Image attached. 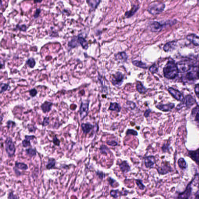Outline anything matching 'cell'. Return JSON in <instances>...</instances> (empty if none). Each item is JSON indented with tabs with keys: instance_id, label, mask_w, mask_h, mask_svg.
<instances>
[{
	"instance_id": "obj_46",
	"label": "cell",
	"mask_w": 199,
	"mask_h": 199,
	"mask_svg": "<svg viewBox=\"0 0 199 199\" xmlns=\"http://www.w3.org/2000/svg\"><path fill=\"white\" fill-rule=\"evenodd\" d=\"M96 175L98 176L99 178L101 179H103V178L105 177V174L102 172H100L98 171L96 172Z\"/></svg>"
},
{
	"instance_id": "obj_19",
	"label": "cell",
	"mask_w": 199,
	"mask_h": 199,
	"mask_svg": "<svg viewBox=\"0 0 199 199\" xmlns=\"http://www.w3.org/2000/svg\"><path fill=\"white\" fill-rule=\"evenodd\" d=\"M56 161L54 158H51L49 159L47 165H46V168L47 169H52L55 167Z\"/></svg>"
},
{
	"instance_id": "obj_58",
	"label": "cell",
	"mask_w": 199,
	"mask_h": 199,
	"mask_svg": "<svg viewBox=\"0 0 199 199\" xmlns=\"http://www.w3.org/2000/svg\"><path fill=\"white\" fill-rule=\"evenodd\" d=\"M196 198H199V193L198 194H197V195H196Z\"/></svg>"
},
{
	"instance_id": "obj_2",
	"label": "cell",
	"mask_w": 199,
	"mask_h": 199,
	"mask_svg": "<svg viewBox=\"0 0 199 199\" xmlns=\"http://www.w3.org/2000/svg\"><path fill=\"white\" fill-rule=\"evenodd\" d=\"M165 7L164 4L159 2H154L149 5L148 11L153 15H158L162 13Z\"/></svg>"
},
{
	"instance_id": "obj_22",
	"label": "cell",
	"mask_w": 199,
	"mask_h": 199,
	"mask_svg": "<svg viewBox=\"0 0 199 199\" xmlns=\"http://www.w3.org/2000/svg\"><path fill=\"white\" fill-rule=\"evenodd\" d=\"M78 42L81 45L83 49H88V44L87 41L85 39L81 37H79L78 39Z\"/></svg>"
},
{
	"instance_id": "obj_44",
	"label": "cell",
	"mask_w": 199,
	"mask_h": 199,
	"mask_svg": "<svg viewBox=\"0 0 199 199\" xmlns=\"http://www.w3.org/2000/svg\"><path fill=\"white\" fill-rule=\"evenodd\" d=\"M149 70L153 74L156 73L158 71V69L155 65H153L149 68Z\"/></svg>"
},
{
	"instance_id": "obj_23",
	"label": "cell",
	"mask_w": 199,
	"mask_h": 199,
	"mask_svg": "<svg viewBox=\"0 0 199 199\" xmlns=\"http://www.w3.org/2000/svg\"><path fill=\"white\" fill-rule=\"evenodd\" d=\"M25 152L27 155L31 158L34 157L37 155L36 149L32 148L26 149Z\"/></svg>"
},
{
	"instance_id": "obj_12",
	"label": "cell",
	"mask_w": 199,
	"mask_h": 199,
	"mask_svg": "<svg viewBox=\"0 0 199 199\" xmlns=\"http://www.w3.org/2000/svg\"><path fill=\"white\" fill-rule=\"evenodd\" d=\"M175 105L173 103H169L165 105H158L156 108L161 111L168 112L170 111L174 108Z\"/></svg>"
},
{
	"instance_id": "obj_55",
	"label": "cell",
	"mask_w": 199,
	"mask_h": 199,
	"mask_svg": "<svg viewBox=\"0 0 199 199\" xmlns=\"http://www.w3.org/2000/svg\"><path fill=\"white\" fill-rule=\"evenodd\" d=\"M168 146L167 144H165L162 146V150L164 152H166L168 149Z\"/></svg>"
},
{
	"instance_id": "obj_24",
	"label": "cell",
	"mask_w": 199,
	"mask_h": 199,
	"mask_svg": "<svg viewBox=\"0 0 199 199\" xmlns=\"http://www.w3.org/2000/svg\"><path fill=\"white\" fill-rule=\"evenodd\" d=\"M191 189L190 187H188L186 190L183 193L180 194L179 198H188L189 196L190 195L191 193Z\"/></svg>"
},
{
	"instance_id": "obj_35",
	"label": "cell",
	"mask_w": 199,
	"mask_h": 199,
	"mask_svg": "<svg viewBox=\"0 0 199 199\" xmlns=\"http://www.w3.org/2000/svg\"><path fill=\"white\" fill-rule=\"evenodd\" d=\"M26 63L31 68H33L36 65V62H35L34 59L33 58L29 59L27 61Z\"/></svg>"
},
{
	"instance_id": "obj_18",
	"label": "cell",
	"mask_w": 199,
	"mask_h": 199,
	"mask_svg": "<svg viewBox=\"0 0 199 199\" xmlns=\"http://www.w3.org/2000/svg\"><path fill=\"white\" fill-rule=\"evenodd\" d=\"M189 155L193 160L199 164V149L195 151L189 152Z\"/></svg>"
},
{
	"instance_id": "obj_42",
	"label": "cell",
	"mask_w": 199,
	"mask_h": 199,
	"mask_svg": "<svg viewBox=\"0 0 199 199\" xmlns=\"http://www.w3.org/2000/svg\"><path fill=\"white\" fill-rule=\"evenodd\" d=\"M53 143L55 145L57 146H60V141L59 139L56 136H55L53 138Z\"/></svg>"
},
{
	"instance_id": "obj_39",
	"label": "cell",
	"mask_w": 199,
	"mask_h": 199,
	"mask_svg": "<svg viewBox=\"0 0 199 199\" xmlns=\"http://www.w3.org/2000/svg\"><path fill=\"white\" fill-rule=\"evenodd\" d=\"M9 87V85L6 84L2 83L1 84V93L6 91L8 89Z\"/></svg>"
},
{
	"instance_id": "obj_13",
	"label": "cell",
	"mask_w": 199,
	"mask_h": 199,
	"mask_svg": "<svg viewBox=\"0 0 199 199\" xmlns=\"http://www.w3.org/2000/svg\"><path fill=\"white\" fill-rule=\"evenodd\" d=\"M187 39L194 45L199 46V37L195 34H191L187 36Z\"/></svg>"
},
{
	"instance_id": "obj_57",
	"label": "cell",
	"mask_w": 199,
	"mask_h": 199,
	"mask_svg": "<svg viewBox=\"0 0 199 199\" xmlns=\"http://www.w3.org/2000/svg\"><path fill=\"white\" fill-rule=\"evenodd\" d=\"M42 0H34L35 3H40L42 2Z\"/></svg>"
},
{
	"instance_id": "obj_32",
	"label": "cell",
	"mask_w": 199,
	"mask_h": 199,
	"mask_svg": "<svg viewBox=\"0 0 199 199\" xmlns=\"http://www.w3.org/2000/svg\"><path fill=\"white\" fill-rule=\"evenodd\" d=\"M135 182L136 185L139 188V189H141V190H143L146 188L145 186L143 185V183H142V181L139 179H136L135 180Z\"/></svg>"
},
{
	"instance_id": "obj_31",
	"label": "cell",
	"mask_w": 199,
	"mask_h": 199,
	"mask_svg": "<svg viewBox=\"0 0 199 199\" xmlns=\"http://www.w3.org/2000/svg\"><path fill=\"white\" fill-rule=\"evenodd\" d=\"M78 39L76 40V38L73 39L71 40L68 43V46L70 48H76L78 46Z\"/></svg>"
},
{
	"instance_id": "obj_21",
	"label": "cell",
	"mask_w": 199,
	"mask_h": 199,
	"mask_svg": "<svg viewBox=\"0 0 199 199\" xmlns=\"http://www.w3.org/2000/svg\"><path fill=\"white\" fill-rule=\"evenodd\" d=\"M15 167L18 169L24 171L27 170L29 168L26 164L24 162H18L17 161L15 162Z\"/></svg>"
},
{
	"instance_id": "obj_26",
	"label": "cell",
	"mask_w": 199,
	"mask_h": 199,
	"mask_svg": "<svg viewBox=\"0 0 199 199\" xmlns=\"http://www.w3.org/2000/svg\"><path fill=\"white\" fill-rule=\"evenodd\" d=\"M99 150L101 153L103 154V155H107L108 154L110 153H111V151L109 148L106 146L103 145L101 146Z\"/></svg>"
},
{
	"instance_id": "obj_48",
	"label": "cell",
	"mask_w": 199,
	"mask_h": 199,
	"mask_svg": "<svg viewBox=\"0 0 199 199\" xmlns=\"http://www.w3.org/2000/svg\"><path fill=\"white\" fill-rule=\"evenodd\" d=\"M30 96L32 97H34L37 94V91L35 89H33L29 91Z\"/></svg>"
},
{
	"instance_id": "obj_33",
	"label": "cell",
	"mask_w": 199,
	"mask_h": 199,
	"mask_svg": "<svg viewBox=\"0 0 199 199\" xmlns=\"http://www.w3.org/2000/svg\"><path fill=\"white\" fill-rule=\"evenodd\" d=\"M186 100V104L187 105H192L195 103V100L194 99V98L192 96H190V95L187 96Z\"/></svg>"
},
{
	"instance_id": "obj_25",
	"label": "cell",
	"mask_w": 199,
	"mask_h": 199,
	"mask_svg": "<svg viewBox=\"0 0 199 199\" xmlns=\"http://www.w3.org/2000/svg\"><path fill=\"white\" fill-rule=\"evenodd\" d=\"M138 9V7L134 6L133 8H132L129 11L125 13V16L127 18L131 17L137 11Z\"/></svg>"
},
{
	"instance_id": "obj_52",
	"label": "cell",
	"mask_w": 199,
	"mask_h": 199,
	"mask_svg": "<svg viewBox=\"0 0 199 199\" xmlns=\"http://www.w3.org/2000/svg\"><path fill=\"white\" fill-rule=\"evenodd\" d=\"M13 170L14 172H15V174L17 176H20L21 175H22V173H21L20 171L18 170V168H17L16 167H14L13 168Z\"/></svg>"
},
{
	"instance_id": "obj_6",
	"label": "cell",
	"mask_w": 199,
	"mask_h": 199,
	"mask_svg": "<svg viewBox=\"0 0 199 199\" xmlns=\"http://www.w3.org/2000/svg\"><path fill=\"white\" fill-rule=\"evenodd\" d=\"M144 163L147 168H153L155 163L156 160L155 157L153 156H146L144 158Z\"/></svg>"
},
{
	"instance_id": "obj_37",
	"label": "cell",
	"mask_w": 199,
	"mask_h": 199,
	"mask_svg": "<svg viewBox=\"0 0 199 199\" xmlns=\"http://www.w3.org/2000/svg\"><path fill=\"white\" fill-rule=\"evenodd\" d=\"M6 127L8 128H13L16 125V122L11 120H8L6 122Z\"/></svg>"
},
{
	"instance_id": "obj_49",
	"label": "cell",
	"mask_w": 199,
	"mask_h": 199,
	"mask_svg": "<svg viewBox=\"0 0 199 199\" xmlns=\"http://www.w3.org/2000/svg\"><path fill=\"white\" fill-rule=\"evenodd\" d=\"M41 12V9H37L34 14V18H37L39 16L40 13Z\"/></svg>"
},
{
	"instance_id": "obj_17",
	"label": "cell",
	"mask_w": 199,
	"mask_h": 199,
	"mask_svg": "<svg viewBox=\"0 0 199 199\" xmlns=\"http://www.w3.org/2000/svg\"><path fill=\"white\" fill-rule=\"evenodd\" d=\"M86 1L90 9L94 10L96 9L99 4L101 0H86Z\"/></svg>"
},
{
	"instance_id": "obj_27",
	"label": "cell",
	"mask_w": 199,
	"mask_h": 199,
	"mask_svg": "<svg viewBox=\"0 0 199 199\" xmlns=\"http://www.w3.org/2000/svg\"><path fill=\"white\" fill-rule=\"evenodd\" d=\"M132 63L135 66L139 67V68H142V69H146L147 66L146 63H143L141 61L137 60L133 61Z\"/></svg>"
},
{
	"instance_id": "obj_41",
	"label": "cell",
	"mask_w": 199,
	"mask_h": 199,
	"mask_svg": "<svg viewBox=\"0 0 199 199\" xmlns=\"http://www.w3.org/2000/svg\"><path fill=\"white\" fill-rule=\"evenodd\" d=\"M49 117H44L43 121H42V125L43 127H46L49 124Z\"/></svg>"
},
{
	"instance_id": "obj_16",
	"label": "cell",
	"mask_w": 199,
	"mask_h": 199,
	"mask_svg": "<svg viewBox=\"0 0 199 199\" xmlns=\"http://www.w3.org/2000/svg\"><path fill=\"white\" fill-rule=\"evenodd\" d=\"M176 45V42L175 41H172L168 42L165 44L163 47V49L166 52L172 51L175 48Z\"/></svg>"
},
{
	"instance_id": "obj_3",
	"label": "cell",
	"mask_w": 199,
	"mask_h": 199,
	"mask_svg": "<svg viewBox=\"0 0 199 199\" xmlns=\"http://www.w3.org/2000/svg\"><path fill=\"white\" fill-rule=\"evenodd\" d=\"M5 150L8 157L12 158L15 155L16 148L12 139L10 136L7 137L5 141Z\"/></svg>"
},
{
	"instance_id": "obj_36",
	"label": "cell",
	"mask_w": 199,
	"mask_h": 199,
	"mask_svg": "<svg viewBox=\"0 0 199 199\" xmlns=\"http://www.w3.org/2000/svg\"><path fill=\"white\" fill-rule=\"evenodd\" d=\"M126 135H132L134 136H137L138 135V133L134 129H127L126 133Z\"/></svg>"
},
{
	"instance_id": "obj_14",
	"label": "cell",
	"mask_w": 199,
	"mask_h": 199,
	"mask_svg": "<svg viewBox=\"0 0 199 199\" xmlns=\"http://www.w3.org/2000/svg\"><path fill=\"white\" fill-rule=\"evenodd\" d=\"M81 128L84 134H88L94 128V126L89 122L82 123L81 125Z\"/></svg>"
},
{
	"instance_id": "obj_29",
	"label": "cell",
	"mask_w": 199,
	"mask_h": 199,
	"mask_svg": "<svg viewBox=\"0 0 199 199\" xmlns=\"http://www.w3.org/2000/svg\"><path fill=\"white\" fill-rule=\"evenodd\" d=\"M179 167L182 169H186L187 168V163L185 160L183 158H181L178 161Z\"/></svg>"
},
{
	"instance_id": "obj_10",
	"label": "cell",
	"mask_w": 199,
	"mask_h": 199,
	"mask_svg": "<svg viewBox=\"0 0 199 199\" xmlns=\"http://www.w3.org/2000/svg\"><path fill=\"white\" fill-rule=\"evenodd\" d=\"M164 26V25L161 24L159 22H153L150 26V30L153 32H158L162 30Z\"/></svg>"
},
{
	"instance_id": "obj_38",
	"label": "cell",
	"mask_w": 199,
	"mask_h": 199,
	"mask_svg": "<svg viewBox=\"0 0 199 199\" xmlns=\"http://www.w3.org/2000/svg\"><path fill=\"white\" fill-rule=\"evenodd\" d=\"M22 144L24 148H27V147L30 146L31 145L30 141L25 139L22 141Z\"/></svg>"
},
{
	"instance_id": "obj_30",
	"label": "cell",
	"mask_w": 199,
	"mask_h": 199,
	"mask_svg": "<svg viewBox=\"0 0 199 199\" xmlns=\"http://www.w3.org/2000/svg\"><path fill=\"white\" fill-rule=\"evenodd\" d=\"M116 58L117 60H122L126 61L127 59V54L124 52H121L117 54L116 56Z\"/></svg>"
},
{
	"instance_id": "obj_56",
	"label": "cell",
	"mask_w": 199,
	"mask_h": 199,
	"mask_svg": "<svg viewBox=\"0 0 199 199\" xmlns=\"http://www.w3.org/2000/svg\"><path fill=\"white\" fill-rule=\"evenodd\" d=\"M150 110H147L145 112V113H144V116L145 117H149V114H150Z\"/></svg>"
},
{
	"instance_id": "obj_50",
	"label": "cell",
	"mask_w": 199,
	"mask_h": 199,
	"mask_svg": "<svg viewBox=\"0 0 199 199\" xmlns=\"http://www.w3.org/2000/svg\"><path fill=\"white\" fill-rule=\"evenodd\" d=\"M36 138V136L34 135H26L25 136V139H26L29 140V141H31V140H33L34 139Z\"/></svg>"
},
{
	"instance_id": "obj_54",
	"label": "cell",
	"mask_w": 199,
	"mask_h": 199,
	"mask_svg": "<svg viewBox=\"0 0 199 199\" xmlns=\"http://www.w3.org/2000/svg\"><path fill=\"white\" fill-rule=\"evenodd\" d=\"M193 112H196V118L198 119L199 120V107H196V108L194 109L193 110Z\"/></svg>"
},
{
	"instance_id": "obj_59",
	"label": "cell",
	"mask_w": 199,
	"mask_h": 199,
	"mask_svg": "<svg viewBox=\"0 0 199 199\" xmlns=\"http://www.w3.org/2000/svg\"><path fill=\"white\" fill-rule=\"evenodd\" d=\"M197 77L198 79H199V72H197Z\"/></svg>"
},
{
	"instance_id": "obj_9",
	"label": "cell",
	"mask_w": 199,
	"mask_h": 199,
	"mask_svg": "<svg viewBox=\"0 0 199 199\" xmlns=\"http://www.w3.org/2000/svg\"><path fill=\"white\" fill-rule=\"evenodd\" d=\"M179 72H184L188 71L190 69V65L187 62H180L177 64Z\"/></svg>"
},
{
	"instance_id": "obj_45",
	"label": "cell",
	"mask_w": 199,
	"mask_h": 199,
	"mask_svg": "<svg viewBox=\"0 0 199 199\" xmlns=\"http://www.w3.org/2000/svg\"><path fill=\"white\" fill-rule=\"evenodd\" d=\"M107 144L108 145L111 146L113 147L116 146L118 145V143L116 141H109L106 142Z\"/></svg>"
},
{
	"instance_id": "obj_4",
	"label": "cell",
	"mask_w": 199,
	"mask_h": 199,
	"mask_svg": "<svg viewBox=\"0 0 199 199\" xmlns=\"http://www.w3.org/2000/svg\"><path fill=\"white\" fill-rule=\"evenodd\" d=\"M89 110V103L82 102L79 109L80 117L81 120L86 117Z\"/></svg>"
},
{
	"instance_id": "obj_15",
	"label": "cell",
	"mask_w": 199,
	"mask_h": 199,
	"mask_svg": "<svg viewBox=\"0 0 199 199\" xmlns=\"http://www.w3.org/2000/svg\"><path fill=\"white\" fill-rule=\"evenodd\" d=\"M53 103L51 102L46 101L41 105V109L44 113L49 112L51 110Z\"/></svg>"
},
{
	"instance_id": "obj_40",
	"label": "cell",
	"mask_w": 199,
	"mask_h": 199,
	"mask_svg": "<svg viewBox=\"0 0 199 199\" xmlns=\"http://www.w3.org/2000/svg\"><path fill=\"white\" fill-rule=\"evenodd\" d=\"M108 182L109 184L112 187H115V186H116V187H117V186H116V184H115V183L117 182L114 179L112 178L111 177H109L108 179Z\"/></svg>"
},
{
	"instance_id": "obj_1",
	"label": "cell",
	"mask_w": 199,
	"mask_h": 199,
	"mask_svg": "<svg viewBox=\"0 0 199 199\" xmlns=\"http://www.w3.org/2000/svg\"><path fill=\"white\" fill-rule=\"evenodd\" d=\"M178 72L177 65L172 61H169L163 69L165 77L169 79L175 78L177 76Z\"/></svg>"
},
{
	"instance_id": "obj_28",
	"label": "cell",
	"mask_w": 199,
	"mask_h": 199,
	"mask_svg": "<svg viewBox=\"0 0 199 199\" xmlns=\"http://www.w3.org/2000/svg\"><path fill=\"white\" fill-rule=\"evenodd\" d=\"M136 89L141 94H144L146 91V89L143 86L141 82H137L136 86Z\"/></svg>"
},
{
	"instance_id": "obj_34",
	"label": "cell",
	"mask_w": 199,
	"mask_h": 199,
	"mask_svg": "<svg viewBox=\"0 0 199 199\" xmlns=\"http://www.w3.org/2000/svg\"><path fill=\"white\" fill-rule=\"evenodd\" d=\"M120 191L118 189L112 190L110 191V195L114 198H117L119 197Z\"/></svg>"
},
{
	"instance_id": "obj_20",
	"label": "cell",
	"mask_w": 199,
	"mask_h": 199,
	"mask_svg": "<svg viewBox=\"0 0 199 199\" xmlns=\"http://www.w3.org/2000/svg\"><path fill=\"white\" fill-rule=\"evenodd\" d=\"M121 109V107L117 103H110L109 110L120 112Z\"/></svg>"
},
{
	"instance_id": "obj_47",
	"label": "cell",
	"mask_w": 199,
	"mask_h": 199,
	"mask_svg": "<svg viewBox=\"0 0 199 199\" xmlns=\"http://www.w3.org/2000/svg\"><path fill=\"white\" fill-rule=\"evenodd\" d=\"M28 128L29 129V131L31 133L35 132L36 129H37L36 127L32 125L28 126Z\"/></svg>"
},
{
	"instance_id": "obj_51",
	"label": "cell",
	"mask_w": 199,
	"mask_h": 199,
	"mask_svg": "<svg viewBox=\"0 0 199 199\" xmlns=\"http://www.w3.org/2000/svg\"><path fill=\"white\" fill-rule=\"evenodd\" d=\"M195 91L196 96L199 98V84L196 85V86H195Z\"/></svg>"
},
{
	"instance_id": "obj_43",
	"label": "cell",
	"mask_w": 199,
	"mask_h": 199,
	"mask_svg": "<svg viewBox=\"0 0 199 199\" xmlns=\"http://www.w3.org/2000/svg\"><path fill=\"white\" fill-rule=\"evenodd\" d=\"M16 29H18L19 30H20V31L25 32L26 31L27 29V27L25 25H18L16 26Z\"/></svg>"
},
{
	"instance_id": "obj_5",
	"label": "cell",
	"mask_w": 199,
	"mask_h": 199,
	"mask_svg": "<svg viewBox=\"0 0 199 199\" xmlns=\"http://www.w3.org/2000/svg\"><path fill=\"white\" fill-rule=\"evenodd\" d=\"M123 76L121 73L117 72L113 75L111 81L113 84L116 86L121 85L123 81Z\"/></svg>"
},
{
	"instance_id": "obj_53",
	"label": "cell",
	"mask_w": 199,
	"mask_h": 199,
	"mask_svg": "<svg viewBox=\"0 0 199 199\" xmlns=\"http://www.w3.org/2000/svg\"><path fill=\"white\" fill-rule=\"evenodd\" d=\"M19 198L16 196V195H14L13 193V192H11L9 193L8 195V198L9 199H16Z\"/></svg>"
},
{
	"instance_id": "obj_7",
	"label": "cell",
	"mask_w": 199,
	"mask_h": 199,
	"mask_svg": "<svg viewBox=\"0 0 199 199\" xmlns=\"http://www.w3.org/2000/svg\"><path fill=\"white\" fill-rule=\"evenodd\" d=\"M168 91L171 94L172 96L177 101L182 102L184 101V97L183 95L179 91L174 89V88H170L168 89Z\"/></svg>"
},
{
	"instance_id": "obj_11",
	"label": "cell",
	"mask_w": 199,
	"mask_h": 199,
	"mask_svg": "<svg viewBox=\"0 0 199 199\" xmlns=\"http://www.w3.org/2000/svg\"><path fill=\"white\" fill-rule=\"evenodd\" d=\"M120 170L123 174L128 173L131 170V167L127 161H124L119 165Z\"/></svg>"
},
{
	"instance_id": "obj_8",
	"label": "cell",
	"mask_w": 199,
	"mask_h": 199,
	"mask_svg": "<svg viewBox=\"0 0 199 199\" xmlns=\"http://www.w3.org/2000/svg\"><path fill=\"white\" fill-rule=\"evenodd\" d=\"M157 169L159 174L161 175H165L168 174L172 171L171 168L170 166L166 164L162 165L161 167H159Z\"/></svg>"
}]
</instances>
